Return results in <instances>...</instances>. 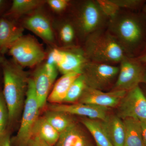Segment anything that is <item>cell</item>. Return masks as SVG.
<instances>
[{
  "label": "cell",
  "instance_id": "2",
  "mask_svg": "<svg viewBox=\"0 0 146 146\" xmlns=\"http://www.w3.org/2000/svg\"><path fill=\"white\" fill-rule=\"evenodd\" d=\"M109 33L126 53L133 52L144 41L145 30L141 20L133 14H119L110 18Z\"/></svg>",
  "mask_w": 146,
  "mask_h": 146
},
{
  "label": "cell",
  "instance_id": "15",
  "mask_svg": "<svg viewBox=\"0 0 146 146\" xmlns=\"http://www.w3.org/2000/svg\"><path fill=\"white\" fill-rule=\"evenodd\" d=\"M102 122L112 146H124L125 128L123 120L117 115L109 114Z\"/></svg>",
  "mask_w": 146,
  "mask_h": 146
},
{
  "label": "cell",
  "instance_id": "36",
  "mask_svg": "<svg viewBox=\"0 0 146 146\" xmlns=\"http://www.w3.org/2000/svg\"><path fill=\"white\" fill-rule=\"evenodd\" d=\"M6 129V127H5V126L3 125L0 124V136L1 135V134H2L5 131Z\"/></svg>",
  "mask_w": 146,
  "mask_h": 146
},
{
  "label": "cell",
  "instance_id": "29",
  "mask_svg": "<svg viewBox=\"0 0 146 146\" xmlns=\"http://www.w3.org/2000/svg\"><path fill=\"white\" fill-rule=\"evenodd\" d=\"M46 74L50 79L52 83H53L58 75V69L54 64L46 62L43 65Z\"/></svg>",
  "mask_w": 146,
  "mask_h": 146
},
{
  "label": "cell",
  "instance_id": "21",
  "mask_svg": "<svg viewBox=\"0 0 146 146\" xmlns=\"http://www.w3.org/2000/svg\"><path fill=\"white\" fill-rule=\"evenodd\" d=\"M59 135L60 133L48 122L44 117L38 118L33 129L32 136L39 137L52 146L56 143Z\"/></svg>",
  "mask_w": 146,
  "mask_h": 146
},
{
  "label": "cell",
  "instance_id": "3",
  "mask_svg": "<svg viewBox=\"0 0 146 146\" xmlns=\"http://www.w3.org/2000/svg\"><path fill=\"white\" fill-rule=\"evenodd\" d=\"M85 56L92 62L106 63H120L127 57L125 51L109 32L99 30L87 36Z\"/></svg>",
  "mask_w": 146,
  "mask_h": 146
},
{
  "label": "cell",
  "instance_id": "19",
  "mask_svg": "<svg viewBox=\"0 0 146 146\" xmlns=\"http://www.w3.org/2000/svg\"><path fill=\"white\" fill-rule=\"evenodd\" d=\"M123 121L125 128L124 146H145L141 121L131 118H126Z\"/></svg>",
  "mask_w": 146,
  "mask_h": 146
},
{
  "label": "cell",
  "instance_id": "11",
  "mask_svg": "<svg viewBox=\"0 0 146 146\" xmlns=\"http://www.w3.org/2000/svg\"><path fill=\"white\" fill-rule=\"evenodd\" d=\"M127 92L112 91L105 92L86 87L79 100L81 103L91 104L110 108H117Z\"/></svg>",
  "mask_w": 146,
  "mask_h": 146
},
{
  "label": "cell",
  "instance_id": "5",
  "mask_svg": "<svg viewBox=\"0 0 146 146\" xmlns=\"http://www.w3.org/2000/svg\"><path fill=\"white\" fill-rule=\"evenodd\" d=\"M8 52L20 66L32 67L44 59L45 52L39 43L31 36H23L17 40Z\"/></svg>",
  "mask_w": 146,
  "mask_h": 146
},
{
  "label": "cell",
  "instance_id": "25",
  "mask_svg": "<svg viewBox=\"0 0 146 146\" xmlns=\"http://www.w3.org/2000/svg\"><path fill=\"white\" fill-rule=\"evenodd\" d=\"M98 2L106 16L111 18L118 13L119 8L112 2L111 0L98 1Z\"/></svg>",
  "mask_w": 146,
  "mask_h": 146
},
{
  "label": "cell",
  "instance_id": "13",
  "mask_svg": "<svg viewBox=\"0 0 146 146\" xmlns=\"http://www.w3.org/2000/svg\"><path fill=\"white\" fill-rule=\"evenodd\" d=\"M23 29L5 17L0 18V53L3 55L23 36Z\"/></svg>",
  "mask_w": 146,
  "mask_h": 146
},
{
  "label": "cell",
  "instance_id": "32",
  "mask_svg": "<svg viewBox=\"0 0 146 146\" xmlns=\"http://www.w3.org/2000/svg\"><path fill=\"white\" fill-rule=\"evenodd\" d=\"M0 146H12L10 131L7 129L0 136Z\"/></svg>",
  "mask_w": 146,
  "mask_h": 146
},
{
  "label": "cell",
  "instance_id": "35",
  "mask_svg": "<svg viewBox=\"0 0 146 146\" xmlns=\"http://www.w3.org/2000/svg\"><path fill=\"white\" fill-rule=\"evenodd\" d=\"M6 1L3 0H0V13L3 9L5 6Z\"/></svg>",
  "mask_w": 146,
  "mask_h": 146
},
{
  "label": "cell",
  "instance_id": "24",
  "mask_svg": "<svg viewBox=\"0 0 146 146\" xmlns=\"http://www.w3.org/2000/svg\"><path fill=\"white\" fill-rule=\"evenodd\" d=\"M86 87L85 79L81 74L71 84L64 102L71 103L78 101Z\"/></svg>",
  "mask_w": 146,
  "mask_h": 146
},
{
  "label": "cell",
  "instance_id": "14",
  "mask_svg": "<svg viewBox=\"0 0 146 146\" xmlns=\"http://www.w3.org/2000/svg\"><path fill=\"white\" fill-rule=\"evenodd\" d=\"M56 146H94L86 133L75 122L60 133Z\"/></svg>",
  "mask_w": 146,
  "mask_h": 146
},
{
  "label": "cell",
  "instance_id": "39",
  "mask_svg": "<svg viewBox=\"0 0 146 146\" xmlns=\"http://www.w3.org/2000/svg\"></svg>",
  "mask_w": 146,
  "mask_h": 146
},
{
  "label": "cell",
  "instance_id": "1",
  "mask_svg": "<svg viewBox=\"0 0 146 146\" xmlns=\"http://www.w3.org/2000/svg\"><path fill=\"white\" fill-rule=\"evenodd\" d=\"M1 67L3 93L8 110V128L15 123L23 109L29 79L22 67L13 60L5 59Z\"/></svg>",
  "mask_w": 146,
  "mask_h": 146
},
{
  "label": "cell",
  "instance_id": "37",
  "mask_svg": "<svg viewBox=\"0 0 146 146\" xmlns=\"http://www.w3.org/2000/svg\"><path fill=\"white\" fill-rule=\"evenodd\" d=\"M5 60V58L3 57V55L0 53V65L2 64Z\"/></svg>",
  "mask_w": 146,
  "mask_h": 146
},
{
  "label": "cell",
  "instance_id": "34",
  "mask_svg": "<svg viewBox=\"0 0 146 146\" xmlns=\"http://www.w3.org/2000/svg\"><path fill=\"white\" fill-rule=\"evenodd\" d=\"M137 60L142 63H146V49L143 53L138 57Z\"/></svg>",
  "mask_w": 146,
  "mask_h": 146
},
{
  "label": "cell",
  "instance_id": "30",
  "mask_svg": "<svg viewBox=\"0 0 146 146\" xmlns=\"http://www.w3.org/2000/svg\"><path fill=\"white\" fill-rule=\"evenodd\" d=\"M47 2L53 10L60 12L67 7L69 1L67 0H49Z\"/></svg>",
  "mask_w": 146,
  "mask_h": 146
},
{
  "label": "cell",
  "instance_id": "28",
  "mask_svg": "<svg viewBox=\"0 0 146 146\" xmlns=\"http://www.w3.org/2000/svg\"><path fill=\"white\" fill-rule=\"evenodd\" d=\"M118 7L136 8L139 6L143 1L139 0H111Z\"/></svg>",
  "mask_w": 146,
  "mask_h": 146
},
{
  "label": "cell",
  "instance_id": "18",
  "mask_svg": "<svg viewBox=\"0 0 146 146\" xmlns=\"http://www.w3.org/2000/svg\"><path fill=\"white\" fill-rule=\"evenodd\" d=\"M81 74L71 73L63 75L56 82L48 100L53 104H60L64 102L71 84Z\"/></svg>",
  "mask_w": 146,
  "mask_h": 146
},
{
  "label": "cell",
  "instance_id": "7",
  "mask_svg": "<svg viewBox=\"0 0 146 146\" xmlns=\"http://www.w3.org/2000/svg\"><path fill=\"white\" fill-rule=\"evenodd\" d=\"M141 62L127 56L120 62L119 71L112 91L126 92L143 82L145 71Z\"/></svg>",
  "mask_w": 146,
  "mask_h": 146
},
{
  "label": "cell",
  "instance_id": "4",
  "mask_svg": "<svg viewBox=\"0 0 146 146\" xmlns=\"http://www.w3.org/2000/svg\"><path fill=\"white\" fill-rule=\"evenodd\" d=\"M40 109L35 94L33 80L29 79L21 125L17 135L13 139H11V145L13 144L15 146H26L32 136L33 129L39 118Z\"/></svg>",
  "mask_w": 146,
  "mask_h": 146
},
{
  "label": "cell",
  "instance_id": "38",
  "mask_svg": "<svg viewBox=\"0 0 146 146\" xmlns=\"http://www.w3.org/2000/svg\"><path fill=\"white\" fill-rule=\"evenodd\" d=\"M144 83H145L146 84V71H145V76H144Z\"/></svg>",
  "mask_w": 146,
  "mask_h": 146
},
{
  "label": "cell",
  "instance_id": "31",
  "mask_svg": "<svg viewBox=\"0 0 146 146\" xmlns=\"http://www.w3.org/2000/svg\"><path fill=\"white\" fill-rule=\"evenodd\" d=\"M26 146H53L39 137L33 136L29 140Z\"/></svg>",
  "mask_w": 146,
  "mask_h": 146
},
{
  "label": "cell",
  "instance_id": "10",
  "mask_svg": "<svg viewBox=\"0 0 146 146\" xmlns=\"http://www.w3.org/2000/svg\"><path fill=\"white\" fill-rule=\"evenodd\" d=\"M106 17L98 1H87L82 6L79 15V29L84 35L88 36L100 30Z\"/></svg>",
  "mask_w": 146,
  "mask_h": 146
},
{
  "label": "cell",
  "instance_id": "22",
  "mask_svg": "<svg viewBox=\"0 0 146 146\" xmlns=\"http://www.w3.org/2000/svg\"><path fill=\"white\" fill-rule=\"evenodd\" d=\"M71 115L61 111L49 110L46 112L44 117L60 133L74 122Z\"/></svg>",
  "mask_w": 146,
  "mask_h": 146
},
{
  "label": "cell",
  "instance_id": "20",
  "mask_svg": "<svg viewBox=\"0 0 146 146\" xmlns=\"http://www.w3.org/2000/svg\"><path fill=\"white\" fill-rule=\"evenodd\" d=\"M81 123L91 133L97 146H113L102 120L84 118L82 119Z\"/></svg>",
  "mask_w": 146,
  "mask_h": 146
},
{
  "label": "cell",
  "instance_id": "26",
  "mask_svg": "<svg viewBox=\"0 0 146 146\" xmlns=\"http://www.w3.org/2000/svg\"><path fill=\"white\" fill-rule=\"evenodd\" d=\"M8 120V108L4 97L2 90L0 89V124L7 128Z\"/></svg>",
  "mask_w": 146,
  "mask_h": 146
},
{
  "label": "cell",
  "instance_id": "23",
  "mask_svg": "<svg viewBox=\"0 0 146 146\" xmlns=\"http://www.w3.org/2000/svg\"><path fill=\"white\" fill-rule=\"evenodd\" d=\"M38 0H14L5 16H15L30 12L42 4Z\"/></svg>",
  "mask_w": 146,
  "mask_h": 146
},
{
  "label": "cell",
  "instance_id": "27",
  "mask_svg": "<svg viewBox=\"0 0 146 146\" xmlns=\"http://www.w3.org/2000/svg\"><path fill=\"white\" fill-rule=\"evenodd\" d=\"M74 35L75 32L74 28L70 24H65L60 29V38L64 43L67 44L71 43L74 39Z\"/></svg>",
  "mask_w": 146,
  "mask_h": 146
},
{
  "label": "cell",
  "instance_id": "17",
  "mask_svg": "<svg viewBox=\"0 0 146 146\" xmlns=\"http://www.w3.org/2000/svg\"><path fill=\"white\" fill-rule=\"evenodd\" d=\"M35 90L39 106H45L52 83L46 74L43 66L37 68L35 72L33 78Z\"/></svg>",
  "mask_w": 146,
  "mask_h": 146
},
{
  "label": "cell",
  "instance_id": "33",
  "mask_svg": "<svg viewBox=\"0 0 146 146\" xmlns=\"http://www.w3.org/2000/svg\"><path fill=\"white\" fill-rule=\"evenodd\" d=\"M143 132V138L145 145L146 146V121H141Z\"/></svg>",
  "mask_w": 146,
  "mask_h": 146
},
{
  "label": "cell",
  "instance_id": "12",
  "mask_svg": "<svg viewBox=\"0 0 146 146\" xmlns=\"http://www.w3.org/2000/svg\"><path fill=\"white\" fill-rule=\"evenodd\" d=\"M110 108L86 104L78 103L71 105L52 104L50 105L49 110L61 111L72 115L82 116L84 118L103 121L109 115Z\"/></svg>",
  "mask_w": 146,
  "mask_h": 146
},
{
  "label": "cell",
  "instance_id": "16",
  "mask_svg": "<svg viewBox=\"0 0 146 146\" xmlns=\"http://www.w3.org/2000/svg\"><path fill=\"white\" fill-rule=\"evenodd\" d=\"M25 26L40 38L48 42L54 41V36L49 21L42 14H36L25 21Z\"/></svg>",
  "mask_w": 146,
  "mask_h": 146
},
{
  "label": "cell",
  "instance_id": "6",
  "mask_svg": "<svg viewBox=\"0 0 146 146\" xmlns=\"http://www.w3.org/2000/svg\"><path fill=\"white\" fill-rule=\"evenodd\" d=\"M119 68L110 64L88 61L81 74L89 88L103 91L110 86L117 78Z\"/></svg>",
  "mask_w": 146,
  "mask_h": 146
},
{
  "label": "cell",
  "instance_id": "9",
  "mask_svg": "<svg viewBox=\"0 0 146 146\" xmlns=\"http://www.w3.org/2000/svg\"><path fill=\"white\" fill-rule=\"evenodd\" d=\"M88 60L83 54L54 49L48 58L47 63L54 64L63 75L71 73L81 74L84 64Z\"/></svg>",
  "mask_w": 146,
  "mask_h": 146
},
{
  "label": "cell",
  "instance_id": "8",
  "mask_svg": "<svg viewBox=\"0 0 146 146\" xmlns=\"http://www.w3.org/2000/svg\"><path fill=\"white\" fill-rule=\"evenodd\" d=\"M117 108V115L121 119L131 118L146 121V97L139 86L127 91Z\"/></svg>",
  "mask_w": 146,
  "mask_h": 146
}]
</instances>
